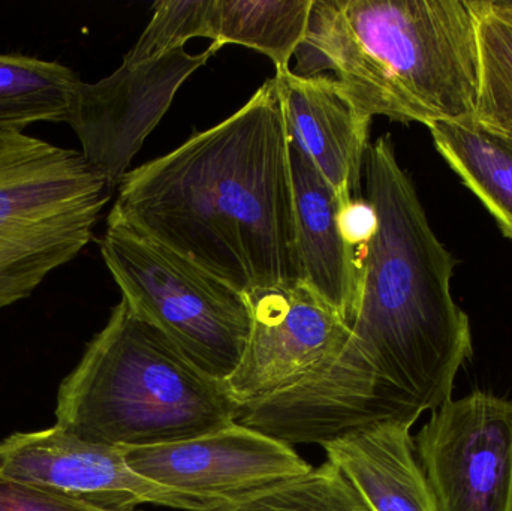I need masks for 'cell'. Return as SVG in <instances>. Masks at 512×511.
<instances>
[{
    "instance_id": "obj_15",
    "label": "cell",
    "mask_w": 512,
    "mask_h": 511,
    "mask_svg": "<svg viewBox=\"0 0 512 511\" xmlns=\"http://www.w3.org/2000/svg\"><path fill=\"white\" fill-rule=\"evenodd\" d=\"M412 426L382 423L322 447L375 511H439L415 453Z\"/></svg>"
},
{
    "instance_id": "obj_1",
    "label": "cell",
    "mask_w": 512,
    "mask_h": 511,
    "mask_svg": "<svg viewBox=\"0 0 512 511\" xmlns=\"http://www.w3.org/2000/svg\"><path fill=\"white\" fill-rule=\"evenodd\" d=\"M289 147L273 77L233 116L128 171L108 218L243 294L301 282Z\"/></svg>"
},
{
    "instance_id": "obj_6",
    "label": "cell",
    "mask_w": 512,
    "mask_h": 511,
    "mask_svg": "<svg viewBox=\"0 0 512 511\" xmlns=\"http://www.w3.org/2000/svg\"><path fill=\"white\" fill-rule=\"evenodd\" d=\"M99 248L122 299L195 366L222 383L236 371L251 333L246 294L116 219Z\"/></svg>"
},
{
    "instance_id": "obj_19",
    "label": "cell",
    "mask_w": 512,
    "mask_h": 511,
    "mask_svg": "<svg viewBox=\"0 0 512 511\" xmlns=\"http://www.w3.org/2000/svg\"><path fill=\"white\" fill-rule=\"evenodd\" d=\"M207 511H375L351 480L325 462L309 473L277 483L234 503Z\"/></svg>"
},
{
    "instance_id": "obj_23",
    "label": "cell",
    "mask_w": 512,
    "mask_h": 511,
    "mask_svg": "<svg viewBox=\"0 0 512 511\" xmlns=\"http://www.w3.org/2000/svg\"><path fill=\"white\" fill-rule=\"evenodd\" d=\"M376 213L372 204L363 197L352 200L340 209V225L346 242L360 252L372 239L376 230Z\"/></svg>"
},
{
    "instance_id": "obj_4",
    "label": "cell",
    "mask_w": 512,
    "mask_h": 511,
    "mask_svg": "<svg viewBox=\"0 0 512 511\" xmlns=\"http://www.w3.org/2000/svg\"><path fill=\"white\" fill-rule=\"evenodd\" d=\"M239 411L222 381L122 299L60 384L56 425L90 443L143 449L227 428Z\"/></svg>"
},
{
    "instance_id": "obj_13",
    "label": "cell",
    "mask_w": 512,
    "mask_h": 511,
    "mask_svg": "<svg viewBox=\"0 0 512 511\" xmlns=\"http://www.w3.org/2000/svg\"><path fill=\"white\" fill-rule=\"evenodd\" d=\"M289 141L315 165L340 206L363 197V168L372 117L360 110L328 74L274 75Z\"/></svg>"
},
{
    "instance_id": "obj_12",
    "label": "cell",
    "mask_w": 512,
    "mask_h": 511,
    "mask_svg": "<svg viewBox=\"0 0 512 511\" xmlns=\"http://www.w3.org/2000/svg\"><path fill=\"white\" fill-rule=\"evenodd\" d=\"M0 476L111 510L131 511L141 504L185 511L212 509L135 473L125 450L81 440L57 425L3 440Z\"/></svg>"
},
{
    "instance_id": "obj_20",
    "label": "cell",
    "mask_w": 512,
    "mask_h": 511,
    "mask_svg": "<svg viewBox=\"0 0 512 511\" xmlns=\"http://www.w3.org/2000/svg\"><path fill=\"white\" fill-rule=\"evenodd\" d=\"M480 84L474 119L512 143V24L480 0Z\"/></svg>"
},
{
    "instance_id": "obj_5",
    "label": "cell",
    "mask_w": 512,
    "mask_h": 511,
    "mask_svg": "<svg viewBox=\"0 0 512 511\" xmlns=\"http://www.w3.org/2000/svg\"><path fill=\"white\" fill-rule=\"evenodd\" d=\"M111 195L78 150L0 135V309L27 299L92 242Z\"/></svg>"
},
{
    "instance_id": "obj_22",
    "label": "cell",
    "mask_w": 512,
    "mask_h": 511,
    "mask_svg": "<svg viewBox=\"0 0 512 511\" xmlns=\"http://www.w3.org/2000/svg\"><path fill=\"white\" fill-rule=\"evenodd\" d=\"M0 511H125L95 506L0 476ZM137 511V510H131Z\"/></svg>"
},
{
    "instance_id": "obj_9",
    "label": "cell",
    "mask_w": 512,
    "mask_h": 511,
    "mask_svg": "<svg viewBox=\"0 0 512 511\" xmlns=\"http://www.w3.org/2000/svg\"><path fill=\"white\" fill-rule=\"evenodd\" d=\"M219 50L212 44L203 53L183 48L149 62H122L101 81L78 84L65 123L80 140L86 161L111 188L120 185L182 84Z\"/></svg>"
},
{
    "instance_id": "obj_21",
    "label": "cell",
    "mask_w": 512,
    "mask_h": 511,
    "mask_svg": "<svg viewBox=\"0 0 512 511\" xmlns=\"http://www.w3.org/2000/svg\"><path fill=\"white\" fill-rule=\"evenodd\" d=\"M215 0H159L137 44L123 57L126 63H144L183 50L194 38H213Z\"/></svg>"
},
{
    "instance_id": "obj_11",
    "label": "cell",
    "mask_w": 512,
    "mask_h": 511,
    "mask_svg": "<svg viewBox=\"0 0 512 511\" xmlns=\"http://www.w3.org/2000/svg\"><path fill=\"white\" fill-rule=\"evenodd\" d=\"M125 458L144 479L212 509L312 470L288 444L237 422L192 440L126 449Z\"/></svg>"
},
{
    "instance_id": "obj_18",
    "label": "cell",
    "mask_w": 512,
    "mask_h": 511,
    "mask_svg": "<svg viewBox=\"0 0 512 511\" xmlns=\"http://www.w3.org/2000/svg\"><path fill=\"white\" fill-rule=\"evenodd\" d=\"M80 83L62 63L0 53V135L23 134L33 123L65 122Z\"/></svg>"
},
{
    "instance_id": "obj_7",
    "label": "cell",
    "mask_w": 512,
    "mask_h": 511,
    "mask_svg": "<svg viewBox=\"0 0 512 511\" xmlns=\"http://www.w3.org/2000/svg\"><path fill=\"white\" fill-rule=\"evenodd\" d=\"M415 453L439 511H512V401L484 390L432 411Z\"/></svg>"
},
{
    "instance_id": "obj_8",
    "label": "cell",
    "mask_w": 512,
    "mask_h": 511,
    "mask_svg": "<svg viewBox=\"0 0 512 511\" xmlns=\"http://www.w3.org/2000/svg\"><path fill=\"white\" fill-rule=\"evenodd\" d=\"M418 419L403 396L346 341L300 383L240 407L237 423L291 447H324L382 423L414 426Z\"/></svg>"
},
{
    "instance_id": "obj_14",
    "label": "cell",
    "mask_w": 512,
    "mask_h": 511,
    "mask_svg": "<svg viewBox=\"0 0 512 511\" xmlns=\"http://www.w3.org/2000/svg\"><path fill=\"white\" fill-rule=\"evenodd\" d=\"M289 153L301 282L348 326L360 288V261L343 236L342 206L312 161L292 143Z\"/></svg>"
},
{
    "instance_id": "obj_16",
    "label": "cell",
    "mask_w": 512,
    "mask_h": 511,
    "mask_svg": "<svg viewBox=\"0 0 512 511\" xmlns=\"http://www.w3.org/2000/svg\"><path fill=\"white\" fill-rule=\"evenodd\" d=\"M436 150L512 240V143L472 119L430 123Z\"/></svg>"
},
{
    "instance_id": "obj_3",
    "label": "cell",
    "mask_w": 512,
    "mask_h": 511,
    "mask_svg": "<svg viewBox=\"0 0 512 511\" xmlns=\"http://www.w3.org/2000/svg\"><path fill=\"white\" fill-rule=\"evenodd\" d=\"M480 17V0H313L291 71L330 72L370 117L472 119Z\"/></svg>"
},
{
    "instance_id": "obj_2",
    "label": "cell",
    "mask_w": 512,
    "mask_h": 511,
    "mask_svg": "<svg viewBox=\"0 0 512 511\" xmlns=\"http://www.w3.org/2000/svg\"><path fill=\"white\" fill-rule=\"evenodd\" d=\"M363 182L378 222L358 252L348 345L421 417L453 399L457 374L474 353L468 314L451 293L456 258L430 227L391 135L370 144Z\"/></svg>"
},
{
    "instance_id": "obj_10",
    "label": "cell",
    "mask_w": 512,
    "mask_h": 511,
    "mask_svg": "<svg viewBox=\"0 0 512 511\" xmlns=\"http://www.w3.org/2000/svg\"><path fill=\"white\" fill-rule=\"evenodd\" d=\"M251 333L224 389L239 407L295 386L339 353L345 321L303 282L246 294Z\"/></svg>"
},
{
    "instance_id": "obj_24",
    "label": "cell",
    "mask_w": 512,
    "mask_h": 511,
    "mask_svg": "<svg viewBox=\"0 0 512 511\" xmlns=\"http://www.w3.org/2000/svg\"><path fill=\"white\" fill-rule=\"evenodd\" d=\"M484 6L490 14L512 24V0H484Z\"/></svg>"
},
{
    "instance_id": "obj_17",
    "label": "cell",
    "mask_w": 512,
    "mask_h": 511,
    "mask_svg": "<svg viewBox=\"0 0 512 511\" xmlns=\"http://www.w3.org/2000/svg\"><path fill=\"white\" fill-rule=\"evenodd\" d=\"M313 0H215L212 44L245 45L270 57L276 71L291 69L309 26Z\"/></svg>"
}]
</instances>
